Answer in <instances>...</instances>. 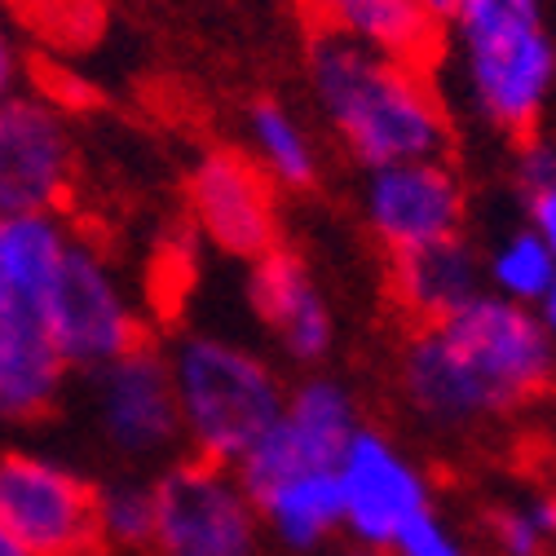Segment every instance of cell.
<instances>
[{
	"label": "cell",
	"mask_w": 556,
	"mask_h": 556,
	"mask_svg": "<svg viewBox=\"0 0 556 556\" xmlns=\"http://www.w3.org/2000/svg\"><path fill=\"white\" fill-rule=\"evenodd\" d=\"M556 376V340L530 305L481 292L442 323L415 327L397 354V389L433 429H472L526 406Z\"/></svg>",
	"instance_id": "6da1fadb"
},
{
	"label": "cell",
	"mask_w": 556,
	"mask_h": 556,
	"mask_svg": "<svg viewBox=\"0 0 556 556\" xmlns=\"http://www.w3.org/2000/svg\"><path fill=\"white\" fill-rule=\"evenodd\" d=\"M309 93L340 147L367 173L446 151V111L425 72L363 40L314 31Z\"/></svg>",
	"instance_id": "7a4b0ae2"
},
{
	"label": "cell",
	"mask_w": 556,
	"mask_h": 556,
	"mask_svg": "<svg viewBox=\"0 0 556 556\" xmlns=\"http://www.w3.org/2000/svg\"><path fill=\"white\" fill-rule=\"evenodd\" d=\"M181 438L194 459L235 468L283 415L288 384L265 354L222 331H190L173 350Z\"/></svg>",
	"instance_id": "3957f363"
},
{
	"label": "cell",
	"mask_w": 556,
	"mask_h": 556,
	"mask_svg": "<svg viewBox=\"0 0 556 556\" xmlns=\"http://www.w3.org/2000/svg\"><path fill=\"white\" fill-rule=\"evenodd\" d=\"M451 40L477 115L504 132H530L556 93L547 0H459Z\"/></svg>",
	"instance_id": "277c9868"
},
{
	"label": "cell",
	"mask_w": 556,
	"mask_h": 556,
	"mask_svg": "<svg viewBox=\"0 0 556 556\" xmlns=\"http://www.w3.org/2000/svg\"><path fill=\"white\" fill-rule=\"evenodd\" d=\"M45 331L72 371H98L147 340L142 309L132 305L124 278L106 252L80 235L45 301Z\"/></svg>",
	"instance_id": "5b68a950"
},
{
	"label": "cell",
	"mask_w": 556,
	"mask_h": 556,
	"mask_svg": "<svg viewBox=\"0 0 556 556\" xmlns=\"http://www.w3.org/2000/svg\"><path fill=\"white\" fill-rule=\"evenodd\" d=\"M261 513L235 468L186 459L155 477V556H261Z\"/></svg>",
	"instance_id": "8992f818"
},
{
	"label": "cell",
	"mask_w": 556,
	"mask_h": 556,
	"mask_svg": "<svg viewBox=\"0 0 556 556\" xmlns=\"http://www.w3.org/2000/svg\"><path fill=\"white\" fill-rule=\"evenodd\" d=\"M0 521L31 556H93L98 485L31 451L0 455Z\"/></svg>",
	"instance_id": "52a82bcc"
},
{
	"label": "cell",
	"mask_w": 556,
	"mask_h": 556,
	"mask_svg": "<svg viewBox=\"0 0 556 556\" xmlns=\"http://www.w3.org/2000/svg\"><path fill=\"white\" fill-rule=\"evenodd\" d=\"M340 500H344V534L358 547L393 552V543L433 513V491L425 468L415 464L389 433L358 429L354 442L344 446L340 464Z\"/></svg>",
	"instance_id": "ba28073f"
},
{
	"label": "cell",
	"mask_w": 556,
	"mask_h": 556,
	"mask_svg": "<svg viewBox=\"0 0 556 556\" xmlns=\"http://www.w3.org/2000/svg\"><path fill=\"white\" fill-rule=\"evenodd\" d=\"M363 429L358 402L336 376H305L288 389L278 425L235 464V477L248 495H261L265 485L283 481L305 468H336L344 446Z\"/></svg>",
	"instance_id": "9c48e42d"
},
{
	"label": "cell",
	"mask_w": 556,
	"mask_h": 556,
	"mask_svg": "<svg viewBox=\"0 0 556 556\" xmlns=\"http://www.w3.org/2000/svg\"><path fill=\"white\" fill-rule=\"evenodd\" d=\"M89 376H93V425L115 455L147 464L168 455L177 442H186L173 363L164 350L142 340L137 350Z\"/></svg>",
	"instance_id": "30bf717a"
},
{
	"label": "cell",
	"mask_w": 556,
	"mask_h": 556,
	"mask_svg": "<svg viewBox=\"0 0 556 556\" xmlns=\"http://www.w3.org/2000/svg\"><path fill=\"white\" fill-rule=\"evenodd\" d=\"M76 181V142L62 111L40 93L0 102V217L62 213Z\"/></svg>",
	"instance_id": "8fae6325"
},
{
	"label": "cell",
	"mask_w": 556,
	"mask_h": 556,
	"mask_svg": "<svg viewBox=\"0 0 556 556\" xmlns=\"http://www.w3.org/2000/svg\"><path fill=\"white\" fill-rule=\"evenodd\" d=\"M186 207L194 230L222 256L261 261L278 248V207L274 181L261 173L252 155L207 151L186 181Z\"/></svg>",
	"instance_id": "7c38bea8"
},
{
	"label": "cell",
	"mask_w": 556,
	"mask_h": 556,
	"mask_svg": "<svg viewBox=\"0 0 556 556\" xmlns=\"http://www.w3.org/2000/svg\"><path fill=\"white\" fill-rule=\"evenodd\" d=\"M363 222L389 256L464 235V181L438 160H406L371 168L363 181Z\"/></svg>",
	"instance_id": "4fadbf2b"
},
{
	"label": "cell",
	"mask_w": 556,
	"mask_h": 556,
	"mask_svg": "<svg viewBox=\"0 0 556 556\" xmlns=\"http://www.w3.org/2000/svg\"><path fill=\"white\" fill-rule=\"evenodd\" d=\"M248 305L278 354L296 367H318L336 344V318L318 288V278L296 252L274 248L269 256L252 261L248 274Z\"/></svg>",
	"instance_id": "5bb4252c"
},
{
	"label": "cell",
	"mask_w": 556,
	"mask_h": 556,
	"mask_svg": "<svg viewBox=\"0 0 556 556\" xmlns=\"http://www.w3.org/2000/svg\"><path fill=\"white\" fill-rule=\"evenodd\" d=\"M76 243L62 213L0 217V323H45L53 278Z\"/></svg>",
	"instance_id": "9a60e30c"
},
{
	"label": "cell",
	"mask_w": 556,
	"mask_h": 556,
	"mask_svg": "<svg viewBox=\"0 0 556 556\" xmlns=\"http://www.w3.org/2000/svg\"><path fill=\"white\" fill-rule=\"evenodd\" d=\"M389 292L420 327L442 323L485 292V256L464 235L402 252L389 269Z\"/></svg>",
	"instance_id": "2e32d148"
},
{
	"label": "cell",
	"mask_w": 556,
	"mask_h": 556,
	"mask_svg": "<svg viewBox=\"0 0 556 556\" xmlns=\"http://www.w3.org/2000/svg\"><path fill=\"white\" fill-rule=\"evenodd\" d=\"M318 31H340L389 58L425 66L442 49V27L415 0H305Z\"/></svg>",
	"instance_id": "e0dca14e"
},
{
	"label": "cell",
	"mask_w": 556,
	"mask_h": 556,
	"mask_svg": "<svg viewBox=\"0 0 556 556\" xmlns=\"http://www.w3.org/2000/svg\"><path fill=\"white\" fill-rule=\"evenodd\" d=\"M265 534L288 552H318L344 530V500L336 468H305L252 495Z\"/></svg>",
	"instance_id": "ac0fdd59"
},
{
	"label": "cell",
	"mask_w": 556,
	"mask_h": 556,
	"mask_svg": "<svg viewBox=\"0 0 556 556\" xmlns=\"http://www.w3.org/2000/svg\"><path fill=\"white\" fill-rule=\"evenodd\" d=\"M72 367L62 363L45 323H0V420L27 425L49 415Z\"/></svg>",
	"instance_id": "d6986e66"
},
{
	"label": "cell",
	"mask_w": 556,
	"mask_h": 556,
	"mask_svg": "<svg viewBox=\"0 0 556 556\" xmlns=\"http://www.w3.org/2000/svg\"><path fill=\"white\" fill-rule=\"evenodd\" d=\"M248 137H252V160L278 190H309L318 181V147L296 111L283 102L261 98L248 111Z\"/></svg>",
	"instance_id": "ffe728a7"
},
{
	"label": "cell",
	"mask_w": 556,
	"mask_h": 556,
	"mask_svg": "<svg viewBox=\"0 0 556 556\" xmlns=\"http://www.w3.org/2000/svg\"><path fill=\"white\" fill-rule=\"evenodd\" d=\"M556 278V252L530 230L517 226L508 230L491 252H485V292L504 296L513 305H539L543 292L552 288Z\"/></svg>",
	"instance_id": "44dd1931"
},
{
	"label": "cell",
	"mask_w": 556,
	"mask_h": 556,
	"mask_svg": "<svg viewBox=\"0 0 556 556\" xmlns=\"http://www.w3.org/2000/svg\"><path fill=\"white\" fill-rule=\"evenodd\" d=\"M155 534V481L98 485V539L106 547H151Z\"/></svg>",
	"instance_id": "7402d4cb"
},
{
	"label": "cell",
	"mask_w": 556,
	"mask_h": 556,
	"mask_svg": "<svg viewBox=\"0 0 556 556\" xmlns=\"http://www.w3.org/2000/svg\"><path fill=\"white\" fill-rule=\"evenodd\" d=\"M491 543L500 556H543L556 547V495H530L495 508Z\"/></svg>",
	"instance_id": "603a6c76"
},
{
	"label": "cell",
	"mask_w": 556,
	"mask_h": 556,
	"mask_svg": "<svg viewBox=\"0 0 556 556\" xmlns=\"http://www.w3.org/2000/svg\"><path fill=\"white\" fill-rule=\"evenodd\" d=\"M517 186L526 194V226L556 252V147L530 142L517 160Z\"/></svg>",
	"instance_id": "cb8c5ba5"
},
{
	"label": "cell",
	"mask_w": 556,
	"mask_h": 556,
	"mask_svg": "<svg viewBox=\"0 0 556 556\" xmlns=\"http://www.w3.org/2000/svg\"><path fill=\"white\" fill-rule=\"evenodd\" d=\"M27 18L62 49H80L102 31V5L98 0H40Z\"/></svg>",
	"instance_id": "d4e9b609"
},
{
	"label": "cell",
	"mask_w": 556,
	"mask_h": 556,
	"mask_svg": "<svg viewBox=\"0 0 556 556\" xmlns=\"http://www.w3.org/2000/svg\"><path fill=\"white\" fill-rule=\"evenodd\" d=\"M393 556H472L468 543L451 530V521H442L438 513H425L397 543Z\"/></svg>",
	"instance_id": "484cf974"
},
{
	"label": "cell",
	"mask_w": 556,
	"mask_h": 556,
	"mask_svg": "<svg viewBox=\"0 0 556 556\" xmlns=\"http://www.w3.org/2000/svg\"><path fill=\"white\" fill-rule=\"evenodd\" d=\"M18 76H23V62H18V49L10 40V31L0 27V102H10L18 93Z\"/></svg>",
	"instance_id": "4316f807"
},
{
	"label": "cell",
	"mask_w": 556,
	"mask_h": 556,
	"mask_svg": "<svg viewBox=\"0 0 556 556\" xmlns=\"http://www.w3.org/2000/svg\"><path fill=\"white\" fill-rule=\"evenodd\" d=\"M415 5H420L438 27H451V18L459 14V0H415Z\"/></svg>",
	"instance_id": "83f0119b"
},
{
	"label": "cell",
	"mask_w": 556,
	"mask_h": 556,
	"mask_svg": "<svg viewBox=\"0 0 556 556\" xmlns=\"http://www.w3.org/2000/svg\"><path fill=\"white\" fill-rule=\"evenodd\" d=\"M534 314H539V323L547 327V336L556 340V278H552V288L543 292V301L534 305Z\"/></svg>",
	"instance_id": "f1b7e54d"
},
{
	"label": "cell",
	"mask_w": 556,
	"mask_h": 556,
	"mask_svg": "<svg viewBox=\"0 0 556 556\" xmlns=\"http://www.w3.org/2000/svg\"><path fill=\"white\" fill-rule=\"evenodd\" d=\"M0 556H31V552H27V547L5 530V521H0Z\"/></svg>",
	"instance_id": "f546056e"
},
{
	"label": "cell",
	"mask_w": 556,
	"mask_h": 556,
	"mask_svg": "<svg viewBox=\"0 0 556 556\" xmlns=\"http://www.w3.org/2000/svg\"><path fill=\"white\" fill-rule=\"evenodd\" d=\"M0 5H10V10H18V14H31L40 0H0Z\"/></svg>",
	"instance_id": "4dcf8cb0"
},
{
	"label": "cell",
	"mask_w": 556,
	"mask_h": 556,
	"mask_svg": "<svg viewBox=\"0 0 556 556\" xmlns=\"http://www.w3.org/2000/svg\"><path fill=\"white\" fill-rule=\"evenodd\" d=\"M350 556H393V552H376V547H354Z\"/></svg>",
	"instance_id": "1f68e13d"
}]
</instances>
